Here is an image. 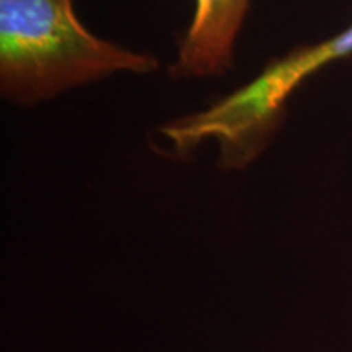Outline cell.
Listing matches in <instances>:
<instances>
[{
  "mask_svg": "<svg viewBox=\"0 0 352 352\" xmlns=\"http://www.w3.org/2000/svg\"><path fill=\"white\" fill-rule=\"evenodd\" d=\"M157 59L95 36L74 0H0V90L33 104L120 72L148 74Z\"/></svg>",
  "mask_w": 352,
  "mask_h": 352,
  "instance_id": "obj_1",
  "label": "cell"
},
{
  "mask_svg": "<svg viewBox=\"0 0 352 352\" xmlns=\"http://www.w3.org/2000/svg\"><path fill=\"white\" fill-rule=\"evenodd\" d=\"M352 54V25L314 46L274 60L259 76L204 111L182 121V138L191 147L215 140L227 168L248 165L279 124L294 88L333 60Z\"/></svg>",
  "mask_w": 352,
  "mask_h": 352,
  "instance_id": "obj_2",
  "label": "cell"
},
{
  "mask_svg": "<svg viewBox=\"0 0 352 352\" xmlns=\"http://www.w3.org/2000/svg\"><path fill=\"white\" fill-rule=\"evenodd\" d=\"M248 8L250 0H196L171 72L197 78L220 76L230 69L233 46Z\"/></svg>",
  "mask_w": 352,
  "mask_h": 352,
  "instance_id": "obj_3",
  "label": "cell"
}]
</instances>
